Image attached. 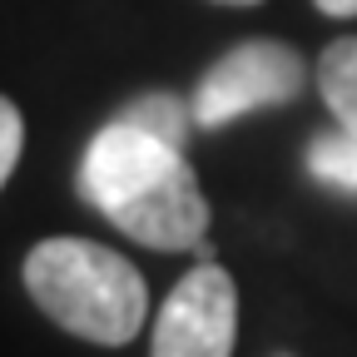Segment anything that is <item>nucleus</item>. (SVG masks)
<instances>
[{"label":"nucleus","instance_id":"nucleus-1","mask_svg":"<svg viewBox=\"0 0 357 357\" xmlns=\"http://www.w3.org/2000/svg\"><path fill=\"white\" fill-rule=\"evenodd\" d=\"M79 194L114 229L159 253L208 258V199L184 149L159 134L109 119L79 159Z\"/></svg>","mask_w":357,"mask_h":357},{"label":"nucleus","instance_id":"nucleus-2","mask_svg":"<svg viewBox=\"0 0 357 357\" xmlns=\"http://www.w3.org/2000/svg\"><path fill=\"white\" fill-rule=\"evenodd\" d=\"M25 288L50 323L100 347H124L129 337H139L149 312L144 273L95 238L35 243L25 258Z\"/></svg>","mask_w":357,"mask_h":357},{"label":"nucleus","instance_id":"nucleus-3","mask_svg":"<svg viewBox=\"0 0 357 357\" xmlns=\"http://www.w3.org/2000/svg\"><path fill=\"white\" fill-rule=\"evenodd\" d=\"M307 70L303 55L283 40H243L234 45L223 60H213L194 89V124L199 129H223L234 124L238 114L268 109V105H288L298 100Z\"/></svg>","mask_w":357,"mask_h":357},{"label":"nucleus","instance_id":"nucleus-4","mask_svg":"<svg viewBox=\"0 0 357 357\" xmlns=\"http://www.w3.org/2000/svg\"><path fill=\"white\" fill-rule=\"evenodd\" d=\"M234 337H238L234 273L213 258H199V268H189L164 298L149 357H234Z\"/></svg>","mask_w":357,"mask_h":357},{"label":"nucleus","instance_id":"nucleus-5","mask_svg":"<svg viewBox=\"0 0 357 357\" xmlns=\"http://www.w3.org/2000/svg\"><path fill=\"white\" fill-rule=\"evenodd\" d=\"M318 89H323V105L333 109L337 129L357 134V35L333 40L323 60H318Z\"/></svg>","mask_w":357,"mask_h":357},{"label":"nucleus","instance_id":"nucleus-6","mask_svg":"<svg viewBox=\"0 0 357 357\" xmlns=\"http://www.w3.org/2000/svg\"><path fill=\"white\" fill-rule=\"evenodd\" d=\"M307 169H312V178H323V184L357 194V134H347V129L318 134V139L307 144Z\"/></svg>","mask_w":357,"mask_h":357},{"label":"nucleus","instance_id":"nucleus-7","mask_svg":"<svg viewBox=\"0 0 357 357\" xmlns=\"http://www.w3.org/2000/svg\"><path fill=\"white\" fill-rule=\"evenodd\" d=\"M119 119L159 134V139H169V144H178V149L189 144V129H194V109H189L184 100H174V95H144V100L124 105Z\"/></svg>","mask_w":357,"mask_h":357},{"label":"nucleus","instance_id":"nucleus-8","mask_svg":"<svg viewBox=\"0 0 357 357\" xmlns=\"http://www.w3.org/2000/svg\"><path fill=\"white\" fill-rule=\"evenodd\" d=\"M20 149H25V119L6 95H0V189H6V178L15 174Z\"/></svg>","mask_w":357,"mask_h":357},{"label":"nucleus","instance_id":"nucleus-9","mask_svg":"<svg viewBox=\"0 0 357 357\" xmlns=\"http://www.w3.org/2000/svg\"><path fill=\"white\" fill-rule=\"evenodd\" d=\"M323 15H337V20H347V15H357V0H312Z\"/></svg>","mask_w":357,"mask_h":357},{"label":"nucleus","instance_id":"nucleus-10","mask_svg":"<svg viewBox=\"0 0 357 357\" xmlns=\"http://www.w3.org/2000/svg\"><path fill=\"white\" fill-rule=\"evenodd\" d=\"M213 6H258V0H213Z\"/></svg>","mask_w":357,"mask_h":357}]
</instances>
